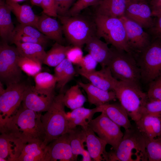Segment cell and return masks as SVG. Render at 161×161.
<instances>
[{
	"label": "cell",
	"mask_w": 161,
	"mask_h": 161,
	"mask_svg": "<svg viewBox=\"0 0 161 161\" xmlns=\"http://www.w3.org/2000/svg\"><path fill=\"white\" fill-rule=\"evenodd\" d=\"M38 140L25 144L16 161H49L47 146Z\"/></svg>",
	"instance_id": "cell-22"
},
{
	"label": "cell",
	"mask_w": 161,
	"mask_h": 161,
	"mask_svg": "<svg viewBox=\"0 0 161 161\" xmlns=\"http://www.w3.org/2000/svg\"><path fill=\"white\" fill-rule=\"evenodd\" d=\"M127 1H147V0H127Z\"/></svg>",
	"instance_id": "cell-50"
},
{
	"label": "cell",
	"mask_w": 161,
	"mask_h": 161,
	"mask_svg": "<svg viewBox=\"0 0 161 161\" xmlns=\"http://www.w3.org/2000/svg\"><path fill=\"white\" fill-rule=\"evenodd\" d=\"M16 2H18L21 1H22L24 0H12Z\"/></svg>",
	"instance_id": "cell-51"
},
{
	"label": "cell",
	"mask_w": 161,
	"mask_h": 161,
	"mask_svg": "<svg viewBox=\"0 0 161 161\" xmlns=\"http://www.w3.org/2000/svg\"><path fill=\"white\" fill-rule=\"evenodd\" d=\"M147 93L149 100H161V75L149 83Z\"/></svg>",
	"instance_id": "cell-39"
},
{
	"label": "cell",
	"mask_w": 161,
	"mask_h": 161,
	"mask_svg": "<svg viewBox=\"0 0 161 161\" xmlns=\"http://www.w3.org/2000/svg\"><path fill=\"white\" fill-rule=\"evenodd\" d=\"M6 2L20 24L32 26L37 29L38 16L35 14L30 6L20 5L12 0H6Z\"/></svg>",
	"instance_id": "cell-26"
},
{
	"label": "cell",
	"mask_w": 161,
	"mask_h": 161,
	"mask_svg": "<svg viewBox=\"0 0 161 161\" xmlns=\"http://www.w3.org/2000/svg\"><path fill=\"white\" fill-rule=\"evenodd\" d=\"M154 19L153 25L148 29V33L151 40H156L161 42V13L157 15Z\"/></svg>",
	"instance_id": "cell-44"
},
{
	"label": "cell",
	"mask_w": 161,
	"mask_h": 161,
	"mask_svg": "<svg viewBox=\"0 0 161 161\" xmlns=\"http://www.w3.org/2000/svg\"><path fill=\"white\" fill-rule=\"evenodd\" d=\"M20 55L16 47L3 41L0 45V82L7 86L21 82L22 70L18 63Z\"/></svg>",
	"instance_id": "cell-9"
},
{
	"label": "cell",
	"mask_w": 161,
	"mask_h": 161,
	"mask_svg": "<svg viewBox=\"0 0 161 161\" xmlns=\"http://www.w3.org/2000/svg\"><path fill=\"white\" fill-rule=\"evenodd\" d=\"M0 136V161H16L25 145L21 140L6 133Z\"/></svg>",
	"instance_id": "cell-17"
},
{
	"label": "cell",
	"mask_w": 161,
	"mask_h": 161,
	"mask_svg": "<svg viewBox=\"0 0 161 161\" xmlns=\"http://www.w3.org/2000/svg\"><path fill=\"white\" fill-rule=\"evenodd\" d=\"M37 29L49 39L61 44L63 42L62 25L57 20L43 13L38 16Z\"/></svg>",
	"instance_id": "cell-21"
},
{
	"label": "cell",
	"mask_w": 161,
	"mask_h": 161,
	"mask_svg": "<svg viewBox=\"0 0 161 161\" xmlns=\"http://www.w3.org/2000/svg\"><path fill=\"white\" fill-rule=\"evenodd\" d=\"M77 84L71 86L64 93L63 101L65 106L72 110L83 106L86 99Z\"/></svg>",
	"instance_id": "cell-34"
},
{
	"label": "cell",
	"mask_w": 161,
	"mask_h": 161,
	"mask_svg": "<svg viewBox=\"0 0 161 161\" xmlns=\"http://www.w3.org/2000/svg\"><path fill=\"white\" fill-rule=\"evenodd\" d=\"M36 28L32 26L20 24L15 27L14 31L38 38L48 42L49 39Z\"/></svg>",
	"instance_id": "cell-38"
},
{
	"label": "cell",
	"mask_w": 161,
	"mask_h": 161,
	"mask_svg": "<svg viewBox=\"0 0 161 161\" xmlns=\"http://www.w3.org/2000/svg\"><path fill=\"white\" fill-rule=\"evenodd\" d=\"M47 146L49 161L77 160L72 152L68 132L53 140Z\"/></svg>",
	"instance_id": "cell-14"
},
{
	"label": "cell",
	"mask_w": 161,
	"mask_h": 161,
	"mask_svg": "<svg viewBox=\"0 0 161 161\" xmlns=\"http://www.w3.org/2000/svg\"><path fill=\"white\" fill-rule=\"evenodd\" d=\"M63 32L73 46L82 47L92 37L96 35L94 20L80 15L59 16Z\"/></svg>",
	"instance_id": "cell-4"
},
{
	"label": "cell",
	"mask_w": 161,
	"mask_h": 161,
	"mask_svg": "<svg viewBox=\"0 0 161 161\" xmlns=\"http://www.w3.org/2000/svg\"><path fill=\"white\" fill-rule=\"evenodd\" d=\"M83 52L80 47L71 46L68 50L66 58L73 65H78L81 61L83 57Z\"/></svg>",
	"instance_id": "cell-43"
},
{
	"label": "cell",
	"mask_w": 161,
	"mask_h": 161,
	"mask_svg": "<svg viewBox=\"0 0 161 161\" xmlns=\"http://www.w3.org/2000/svg\"><path fill=\"white\" fill-rule=\"evenodd\" d=\"M41 114L20 106L14 115L0 126V133L10 134L25 144L44 141L45 134Z\"/></svg>",
	"instance_id": "cell-1"
},
{
	"label": "cell",
	"mask_w": 161,
	"mask_h": 161,
	"mask_svg": "<svg viewBox=\"0 0 161 161\" xmlns=\"http://www.w3.org/2000/svg\"><path fill=\"white\" fill-rule=\"evenodd\" d=\"M98 107L99 112H104L111 120L125 130L132 126L127 112L120 103H109Z\"/></svg>",
	"instance_id": "cell-24"
},
{
	"label": "cell",
	"mask_w": 161,
	"mask_h": 161,
	"mask_svg": "<svg viewBox=\"0 0 161 161\" xmlns=\"http://www.w3.org/2000/svg\"><path fill=\"white\" fill-rule=\"evenodd\" d=\"M76 71L91 84L105 90L114 91L119 81L114 77L107 66L90 73L83 72L78 69Z\"/></svg>",
	"instance_id": "cell-15"
},
{
	"label": "cell",
	"mask_w": 161,
	"mask_h": 161,
	"mask_svg": "<svg viewBox=\"0 0 161 161\" xmlns=\"http://www.w3.org/2000/svg\"><path fill=\"white\" fill-rule=\"evenodd\" d=\"M14 44L21 56L43 64L46 52L43 46L36 43L16 42Z\"/></svg>",
	"instance_id": "cell-32"
},
{
	"label": "cell",
	"mask_w": 161,
	"mask_h": 161,
	"mask_svg": "<svg viewBox=\"0 0 161 161\" xmlns=\"http://www.w3.org/2000/svg\"><path fill=\"white\" fill-rule=\"evenodd\" d=\"M109 161H147L145 138L136 127L125 130L115 150L108 152Z\"/></svg>",
	"instance_id": "cell-2"
},
{
	"label": "cell",
	"mask_w": 161,
	"mask_h": 161,
	"mask_svg": "<svg viewBox=\"0 0 161 161\" xmlns=\"http://www.w3.org/2000/svg\"><path fill=\"white\" fill-rule=\"evenodd\" d=\"M68 133L72 152L75 158L77 159L78 156L81 155L82 161H93L88 150L84 148L86 135L84 129L81 126H77L70 130Z\"/></svg>",
	"instance_id": "cell-27"
},
{
	"label": "cell",
	"mask_w": 161,
	"mask_h": 161,
	"mask_svg": "<svg viewBox=\"0 0 161 161\" xmlns=\"http://www.w3.org/2000/svg\"><path fill=\"white\" fill-rule=\"evenodd\" d=\"M98 64L96 61L88 53L83 56L77 69L83 72L90 73L96 70Z\"/></svg>",
	"instance_id": "cell-42"
},
{
	"label": "cell",
	"mask_w": 161,
	"mask_h": 161,
	"mask_svg": "<svg viewBox=\"0 0 161 161\" xmlns=\"http://www.w3.org/2000/svg\"><path fill=\"white\" fill-rule=\"evenodd\" d=\"M41 6L44 13L51 17H58L54 0H41Z\"/></svg>",
	"instance_id": "cell-46"
},
{
	"label": "cell",
	"mask_w": 161,
	"mask_h": 161,
	"mask_svg": "<svg viewBox=\"0 0 161 161\" xmlns=\"http://www.w3.org/2000/svg\"><path fill=\"white\" fill-rule=\"evenodd\" d=\"M138 56L137 61L140 71L141 80L149 83L161 75V42L151 40Z\"/></svg>",
	"instance_id": "cell-8"
},
{
	"label": "cell",
	"mask_w": 161,
	"mask_h": 161,
	"mask_svg": "<svg viewBox=\"0 0 161 161\" xmlns=\"http://www.w3.org/2000/svg\"><path fill=\"white\" fill-rule=\"evenodd\" d=\"M96 35L115 48L132 54L128 45L125 27L119 18L95 14ZM133 55V54H132Z\"/></svg>",
	"instance_id": "cell-5"
},
{
	"label": "cell",
	"mask_w": 161,
	"mask_h": 161,
	"mask_svg": "<svg viewBox=\"0 0 161 161\" xmlns=\"http://www.w3.org/2000/svg\"><path fill=\"white\" fill-rule=\"evenodd\" d=\"M117 98L128 116L136 123L142 117L143 107L148 99L140 86L119 81L114 89Z\"/></svg>",
	"instance_id": "cell-7"
},
{
	"label": "cell",
	"mask_w": 161,
	"mask_h": 161,
	"mask_svg": "<svg viewBox=\"0 0 161 161\" xmlns=\"http://www.w3.org/2000/svg\"><path fill=\"white\" fill-rule=\"evenodd\" d=\"M33 90L38 94L47 96H55L57 80L54 75L47 72H40L34 76Z\"/></svg>",
	"instance_id": "cell-29"
},
{
	"label": "cell",
	"mask_w": 161,
	"mask_h": 161,
	"mask_svg": "<svg viewBox=\"0 0 161 161\" xmlns=\"http://www.w3.org/2000/svg\"><path fill=\"white\" fill-rule=\"evenodd\" d=\"M78 84L86 92L89 104L96 107L109 103L117 99L114 91L104 90L90 83H85L79 81Z\"/></svg>",
	"instance_id": "cell-20"
},
{
	"label": "cell",
	"mask_w": 161,
	"mask_h": 161,
	"mask_svg": "<svg viewBox=\"0 0 161 161\" xmlns=\"http://www.w3.org/2000/svg\"><path fill=\"white\" fill-rule=\"evenodd\" d=\"M142 113V116L150 115L161 119V100H149L148 98L143 107Z\"/></svg>",
	"instance_id": "cell-37"
},
{
	"label": "cell",
	"mask_w": 161,
	"mask_h": 161,
	"mask_svg": "<svg viewBox=\"0 0 161 161\" xmlns=\"http://www.w3.org/2000/svg\"><path fill=\"white\" fill-rule=\"evenodd\" d=\"M64 93L60 92L55 97L48 110L41 118L45 136L43 145L47 146L51 142L69 131L66 117Z\"/></svg>",
	"instance_id": "cell-3"
},
{
	"label": "cell",
	"mask_w": 161,
	"mask_h": 161,
	"mask_svg": "<svg viewBox=\"0 0 161 161\" xmlns=\"http://www.w3.org/2000/svg\"><path fill=\"white\" fill-rule=\"evenodd\" d=\"M11 42L14 43L18 42L22 43H36L40 44L44 47L48 42L38 38L30 36L14 31Z\"/></svg>",
	"instance_id": "cell-41"
},
{
	"label": "cell",
	"mask_w": 161,
	"mask_h": 161,
	"mask_svg": "<svg viewBox=\"0 0 161 161\" xmlns=\"http://www.w3.org/2000/svg\"><path fill=\"white\" fill-rule=\"evenodd\" d=\"M11 11L3 0H0V35L4 41H11L15 27L12 21Z\"/></svg>",
	"instance_id": "cell-30"
},
{
	"label": "cell",
	"mask_w": 161,
	"mask_h": 161,
	"mask_svg": "<svg viewBox=\"0 0 161 161\" xmlns=\"http://www.w3.org/2000/svg\"><path fill=\"white\" fill-rule=\"evenodd\" d=\"M150 6L153 16H156L161 12V0H151Z\"/></svg>",
	"instance_id": "cell-47"
},
{
	"label": "cell",
	"mask_w": 161,
	"mask_h": 161,
	"mask_svg": "<svg viewBox=\"0 0 161 161\" xmlns=\"http://www.w3.org/2000/svg\"><path fill=\"white\" fill-rule=\"evenodd\" d=\"M124 16L143 28L148 29L154 24L151 10L147 1H127Z\"/></svg>",
	"instance_id": "cell-13"
},
{
	"label": "cell",
	"mask_w": 161,
	"mask_h": 161,
	"mask_svg": "<svg viewBox=\"0 0 161 161\" xmlns=\"http://www.w3.org/2000/svg\"><path fill=\"white\" fill-rule=\"evenodd\" d=\"M71 46H65L57 42L46 52L43 64L55 67L66 58V53Z\"/></svg>",
	"instance_id": "cell-33"
},
{
	"label": "cell",
	"mask_w": 161,
	"mask_h": 161,
	"mask_svg": "<svg viewBox=\"0 0 161 161\" xmlns=\"http://www.w3.org/2000/svg\"><path fill=\"white\" fill-rule=\"evenodd\" d=\"M55 9L58 16H66L75 0H54Z\"/></svg>",
	"instance_id": "cell-45"
},
{
	"label": "cell",
	"mask_w": 161,
	"mask_h": 161,
	"mask_svg": "<svg viewBox=\"0 0 161 161\" xmlns=\"http://www.w3.org/2000/svg\"><path fill=\"white\" fill-rule=\"evenodd\" d=\"M54 72L57 80L56 87L62 92L64 86L75 76L76 70L73 64L66 58L55 67Z\"/></svg>",
	"instance_id": "cell-31"
},
{
	"label": "cell",
	"mask_w": 161,
	"mask_h": 161,
	"mask_svg": "<svg viewBox=\"0 0 161 161\" xmlns=\"http://www.w3.org/2000/svg\"><path fill=\"white\" fill-rule=\"evenodd\" d=\"M108 66L117 80L140 86V71L132 54L112 46Z\"/></svg>",
	"instance_id": "cell-6"
},
{
	"label": "cell",
	"mask_w": 161,
	"mask_h": 161,
	"mask_svg": "<svg viewBox=\"0 0 161 161\" xmlns=\"http://www.w3.org/2000/svg\"><path fill=\"white\" fill-rule=\"evenodd\" d=\"M55 96L40 95L33 90L32 86L27 85L24 94L22 106L38 113L46 112L49 108Z\"/></svg>",
	"instance_id": "cell-16"
},
{
	"label": "cell",
	"mask_w": 161,
	"mask_h": 161,
	"mask_svg": "<svg viewBox=\"0 0 161 161\" xmlns=\"http://www.w3.org/2000/svg\"><path fill=\"white\" fill-rule=\"evenodd\" d=\"M32 3L35 5L41 6V0H30Z\"/></svg>",
	"instance_id": "cell-48"
},
{
	"label": "cell",
	"mask_w": 161,
	"mask_h": 161,
	"mask_svg": "<svg viewBox=\"0 0 161 161\" xmlns=\"http://www.w3.org/2000/svg\"><path fill=\"white\" fill-rule=\"evenodd\" d=\"M85 44L86 51L101 67L107 66L111 56L112 49L108 47L107 43L94 35L91 37Z\"/></svg>",
	"instance_id": "cell-19"
},
{
	"label": "cell",
	"mask_w": 161,
	"mask_h": 161,
	"mask_svg": "<svg viewBox=\"0 0 161 161\" xmlns=\"http://www.w3.org/2000/svg\"><path fill=\"white\" fill-rule=\"evenodd\" d=\"M89 126L100 138L111 145L113 150L117 149L123 136L120 127L103 112L95 119H92Z\"/></svg>",
	"instance_id": "cell-11"
},
{
	"label": "cell",
	"mask_w": 161,
	"mask_h": 161,
	"mask_svg": "<svg viewBox=\"0 0 161 161\" xmlns=\"http://www.w3.org/2000/svg\"><path fill=\"white\" fill-rule=\"evenodd\" d=\"M27 86L21 82L10 84L0 94V126L14 115L20 106Z\"/></svg>",
	"instance_id": "cell-10"
},
{
	"label": "cell",
	"mask_w": 161,
	"mask_h": 161,
	"mask_svg": "<svg viewBox=\"0 0 161 161\" xmlns=\"http://www.w3.org/2000/svg\"><path fill=\"white\" fill-rule=\"evenodd\" d=\"M100 0H77L69 10L67 16H72L79 14L80 12L86 7L96 5Z\"/></svg>",
	"instance_id": "cell-40"
},
{
	"label": "cell",
	"mask_w": 161,
	"mask_h": 161,
	"mask_svg": "<svg viewBox=\"0 0 161 161\" xmlns=\"http://www.w3.org/2000/svg\"><path fill=\"white\" fill-rule=\"evenodd\" d=\"M135 123L145 140L157 138L161 134V119L157 117L144 114Z\"/></svg>",
	"instance_id": "cell-23"
},
{
	"label": "cell",
	"mask_w": 161,
	"mask_h": 161,
	"mask_svg": "<svg viewBox=\"0 0 161 161\" xmlns=\"http://www.w3.org/2000/svg\"><path fill=\"white\" fill-rule=\"evenodd\" d=\"M119 18L124 25L127 43L132 54H139L151 43L150 35L140 25L124 16Z\"/></svg>",
	"instance_id": "cell-12"
},
{
	"label": "cell",
	"mask_w": 161,
	"mask_h": 161,
	"mask_svg": "<svg viewBox=\"0 0 161 161\" xmlns=\"http://www.w3.org/2000/svg\"><path fill=\"white\" fill-rule=\"evenodd\" d=\"M158 138H160L161 139V135H160V136Z\"/></svg>",
	"instance_id": "cell-52"
},
{
	"label": "cell",
	"mask_w": 161,
	"mask_h": 161,
	"mask_svg": "<svg viewBox=\"0 0 161 161\" xmlns=\"http://www.w3.org/2000/svg\"><path fill=\"white\" fill-rule=\"evenodd\" d=\"M127 0H100L96 6L95 14L120 18L124 16Z\"/></svg>",
	"instance_id": "cell-28"
},
{
	"label": "cell",
	"mask_w": 161,
	"mask_h": 161,
	"mask_svg": "<svg viewBox=\"0 0 161 161\" xmlns=\"http://www.w3.org/2000/svg\"><path fill=\"white\" fill-rule=\"evenodd\" d=\"M160 13H161V12ZM159 14H158V15H159Z\"/></svg>",
	"instance_id": "cell-53"
},
{
	"label": "cell",
	"mask_w": 161,
	"mask_h": 161,
	"mask_svg": "<svg viewBox=\"0 0 161 161\" xmlns=\"http://www.w3.org/2000/svg\"><path fill=\"white\" fill-rule=\"evenodd\" d=\"M5 89L4 88L3 84L0 82V94L3 92Z\"/></svg>",
	"instance_id": "cell-49"
},
{
	"label": "cell",
	"mask_w": 161,
	"mask_h": 161,
	"mask_svg": "<svg viewBox=\"0 0 161 161\" xmlns=\"http://www.w3.org/2000/svg\"><path fill=\"white\" fill-rule=\"evenodd\" d=\"M146 151L149 161H161V139L145 140Z\"/></svg>",
	"instance_id": "cell-36"
},
{
	"label": "cell",
	"mask_w": 161,
	"mask_h": 161,
	"mask_svg": "<svg viewBox=\"0 0 161 161\" xmlns=\"http://www.w3.org/2000/svg\"><path fill=\"white\" fill-rule=\"evenodd\" d=\"M18 63L22 71L29 76H34L41 69L42 64L21 55Z\"/></svg>",
	"instance_id": "cell-35"
},
{
	"label": "cell",
	"mask_w": 161,
	"mask_h": 161,
	"mask_svg": "<svg viewBox=\"0 0 161 161\" xmlns=\"http://www.w3.org/2000/svg\"><path fill=\"white\" fill-rule=\"evenodd\" d=\"M82 128L86 135L87 150L93 161H108V152L106 149L107 143L97 136L89 125Z\"/></svg>",
	"instance_id": "cell-18"
},
{
	"label": "cell",
	"mask_w": 161,
	"mask_h": 161,
	"mask_svg": "<svg viewBox=\"0 0 161 161\" xmlns=\"http://www.w3.org/2000/svg\"><path fill=\"white\" fill-rule=\"evenodd\" d=\"M97 112H99L98 107L89 109L82 106L66 113L69 131L78 126L84 127L88 126L93 115Z\"/></svg>",
	"instance_id": "cell-25"
}]
</instances>
